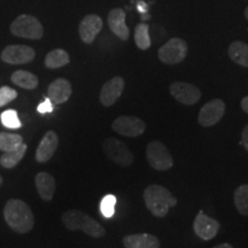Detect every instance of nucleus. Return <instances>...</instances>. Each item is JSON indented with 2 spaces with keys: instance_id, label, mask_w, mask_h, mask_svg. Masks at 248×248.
Wrapping results in <instances>:
<instances>
[{
  "instance_id": "nucleus-1",
  "label": "nucleus",
  "mask_w": 248,
  "mask_h": 248,
  "mask_svg": "<svg viewBox=\"0 0 248 248\" xmlns=\"http://www.w3.org/2000/svg\"><path fill=\"white\" fill-rule=\"evenodd\" d=\"M4 216L9 228L18 233H27L31 231L35 224V218L30 207L22 200H8L4 209Z\"/></svg>"
},
{
  "instance_id": "nucleus-2",
  "label": "nucleus",
  "mask_w": 248,
  "mask_h": 248,
  "mask_svg": "<svg viewBox=\"0 0 248 248\" xmlns=\"http://www.w3.org/2000/svg\"><path fill=\"white\" fill-rule=\"evenodd\" d=\"M144 201L147 209L156 217H164L171 207L177 204V199L171 192L161 185H150L144 191Z\"/></svg>"
},
{
  "instance_id": "nucleus-3",
  "label": "nucleus",
  "mask_w": 248,
  "mask_h": 248,
  "mask_svg": "<svg viewBox=\"0 0 248 248\" xmlns=\"http://www.w3.org/2000/svg\"><path fill=\"white\" fill-rule=\"evenodd\" d=\"M62 223L68 230L83 231L93 238H101L106 234L104 226H101V224H99L85 213L77 209L67 210L66 213L62 214Z\"/></svg>"
},
{
  "instance_id": "nucleus-4",
  "label": "nucleus",
  "mask_w": 248,
  "mask_h": 248,
  "mask_svg": "<svg viewBox=\"0 0 248 248\" xmlns=\"http://www.w3.org/2000/svg\"><path fill=\"white\" fill-rule=\"evenodd\" d=\"M11 32L21 38L40 39L44 35V28L37 17L23 14L15 18L11 24Z\"/></svg>"
},
{
  "instance_id": "nucleus-5",
  "label": "nucleus",
  "mask_w": 248,
  "mask_h": 248,
  "mask_svg": "<svg viewBox=\"0 0 248 248\" xmlns=\"http://www.w3.org/2000/svg\"><path fill=\"white\" fill-rule=\"evenodd\" d=\"M146 159L150 166L159 171H166L172 168L173 160L168 148L159 140L151 141L146 147Z\"/></svg>"
},
{
  "instance_id": "nucleus-6",
  "label": "nucleus",
  "mask_w": 248,
  "mask_h": 248,
  "mask_svg": "<svg viewBox=\"0 0 248 248\" xmlns=\"http://www.w3.org/2000/svg\"><path fill=\"white\" fill-rule=\"evenodd\" d=\"M105 154L110 161L119 164L121 167H129L133 163V154L129 147L119 139L109 137L102 144Z\"/></svg>"
},
{
  "instance_id": "nucleus-7",
  "label": "nucleus",
  "mask_w": 248,
  "mask_h": 248,
  "mask_svg": "<svg viewBox=\"0 0 248 248\" xmlns=\"http://www.w3.org/2000/svg\"><path fill=\"white\" fill-rule=\"evenodd\" d=\"M161 62L166 64H177L184 61L187 55V44L181 38H171L157 51Z\"/></svg>"
},
{
  "instance_id": "nucleus-8",
  "label": "nucleus",
  "mask_w": 248,
  "mask_h": 248,
  "mask_svg": "<svg viewBox=\"0 0 248 248\" xmlns=\"http://www.w3.org/2000/svg\"><path fill=\"white\" fill-rule=\"evenodd\" d=\"M225 113V104L221 99H214L204 104L200 111L198 121L201 126L208 128V126L215 125L221 121Z\"/></svg>"
},
{
  "instance_id": "nucleus-9",
  "label": "nucleus",
  "mask_w": 248,
  "mask_h": 248,
  "mask_svg": "<svg viewBox=\"0 0 248 248\" xmlns=\"http://www.w3.org/2000/svg\"><path fill=\"white\" fill-rule=\"evenodd\" d=\"M114 131L124 137H138L144 133L146 124L142 120L136 116H120L111 125Z\"/></svg>"
},
{
  "instance_id": "nucleus-10",
  "label": "nucleus",
  "mask_w": 248,
  "mask_h": 248,
  "mask_svg": "<svg viewBox=\"0 0 248 248\" xmlns=\"http://www.w3.org/2000/svg\"><path fill=\"white\" fill-rule=\"evenodd\" d=\"M35 49L27 45H8L1 52V60L9 64H26L35 59Z\"/></svg>"
},
{
  "instance_id": "nucleus-11",
  "label": "nucleus",
  "mask_w": 248,
  "mask_h": 248,
  "mask_svg": "<svg viewBox=\"0 0 248 248\" xmlns=\"http://www.w3.org/2000/svg\"><path fill=\"white\" fill-rule=\"evenodd\" d=\"M169 91L178 102L186 106L195 105L201 98V91L197 86L186 82H175L170 85Z\"/></svg>"
},
{
  "instance_id": "nucleus-12",
  "label": "nucleus",
  "mask_w": 248,
  "mask_h": 248,
  "mask_svg": "<svg viewBox=\"0 0 248 248\" xmlns=\"http://www.w3.org/2000/svg\"><path fill=\"white\" fill-rule=\"evenodd\" d=\"M219 222L212 218L206 214L200 212L195 217L193 223V230L198 237L202 240H212L216 237L219 230Z\"/></svg>"
},
{
  "instance_id": "nucleus-13",
  "label": "nucleus",
  "mask_w": 248,
  "mask_h": 248,
  "mask_svg": "<svg viewBox=\"0 0 248 248\" xmlns=\"http://www.w3.org/2000/svg\"><path fill=\"white\" fill-rule=\"evenodd\" d=\"M124 86H125V82L121 76H115L107 80L101 88L100 95H99L101 104L105 107L113 106L117 101V99L122 95Z\"/></svg>"
},
{
  "instance_id": "nucleus-14",
  "label": "nucleus",
  "mask_w": 248,
  "mask_h": 248,
  "mask_svg": "<svg viewBox=\"0 0 248 248\" xmlns=\"http://www.w3.org/2000/svg\"><path fill=\"white\" fill-rule=\"evenodd\" d=\"M102 20L99 15L90 14L80 21L78 27L79 37L83 43L85 44H92L94 42L95 37L100 32L102 29Z\"/></svg>"
},
{
  "instance_id": "nucleus-15",
  "label": "nucleus",
  "mask_w": 248,
  "mask_h": 248,
  "mask_svg": "<svg viewBox=\"0 0 248 248\" xmlns=\"http://www.w3.org/2000/svg\"><path fill=\"white\" fill-rule=\"evenodd\" d=\"M59 146V137L58 135L52 130H49L44 135L42 140L39 142V146L36 151V160L39 163L47 162L52 159L55 151Z\"/></svg>"
},
{
  "instance_id": "nucleus-16",
  "label": "nucleus",
  "mask_w": 248,
  "mask_h": 248,
  "mask_svg": "<svg viewBox=\"0 0 248 248\" xmlns=\"http://www.w3.org/2000/svg\"><path fill=\"white\" fill-rule=\"evenodd\" d=\"M108 27L116 37L122 40H128L130 30L125 24V12L122 8L111 9L107 17Z\"/></svg>"
},
{
  "instance_id": "nucleus-17",
  "label": "nucleus",
  "mask_w": 248,
  "mask_h": 248,
  "mask_svg": "<svg viewBox=\"0 0 248 248\" xmlns=\"http://www.w3.org/2000/svg\"><path fill=\"white\" fill-rule=\"evenodd\" d=\"M71 89L70 82L66 78H58L51 83L47 89V98L55 105H61L70 98Z\"/></svg>"
},
{
  "instance_id": "nucleus-18",
  "label": "nucleus",
  "mask_w": 248,
  "mask_h": 248,
  "mask_svg": "<svg viewBox=\"0 0 248 248\" xmlns=\"http://www.w3.org/2000/svg\"><path fill=\"white\" fill-rule=\"evenodd\" d=\"M125 248H160V241L153 234L137 233L129 234L123 238Z\"/></svg>"
},
{
  "instance_id": "nucleus-19",
  "label": "nucleus",
  "mask_w": 248,
  "mask_h": 248,
  "mask_svg": "<svg viewBox=\"0 0 248 248\" xmlns=\"http://www.w3.org/2000/svg\"><path fill=\"white\" fill-rule=\"evenodd\" d=\"M37 191L43 200L49 201L53 198L57 184H55V179L48 172H39L37 173L35 177Z\"/></svg>"
},
{
  "instance_id": "nucleus-20",
  "label": "nucleus",
  "mask_w": 248,
  "mask_h": 248,
  "mask_svg": "<svg viewBox=\"0 0 248 248\" xmlns=\"http://www.w3.org/2000/svg\"><path fill=\"white\" fill-rule=\"evenodd\" d=\"M228 54L234 63L248 68V45L246 43L239 42V40L231 43V45L229 46Z\"/></svg>"
},
{
  "instance_id": "nucleus-21",
  "label": "nucleus",
  "mask_w": 248,
  "mask_h": 248,
  "mask_svg": "<svg viewBox=\"0 0 248 248\" xmlns=\"http://www.w3.org/2000/svg\"><path fill=\"white\" fill-rule=\"evenodd\" d=\"M15 85L26 90H33L38 86V77L27 70H16L11 77Z\"/></svg>"
},
{
  "instance_id": "nucleus-22",
  "label": "nucleus",
  "mask_w": 248,
  "mask_h": 248,
  "mask_svg": "<svg viewBox=\"0 0 248 248\" xmlns=\"http://www.w3.org/2000/svg\"><path fill=\"white\" fill-rule=\"evenodd\" d=\"M27 150H28V146L23 142L20 147L15 148L13 151L4 152V154L0 156V164H1L4 168H8V169L14 168V167L17 166L18 162L23 159Z\"/></svg>"
},
{
  "instance_id": "nucleus-23",
  "label": "nucleus",
  "mask_w": 248,
  "mask_h": 248,
  "mask_svg": "<svg viewBox=\"0 0 248 248\" xmlns=\"http://www.w3.org/2000/svg\"><path fill=\"white\" fill-rule=\"evenodd\" d=\"M70 62L69 54L64 49L57 48L51 51L45 58V66L49 69H58Z\"/></svg>"
},
{
  "instance_id": "nucleus-24",
  "label": "nucleus",
  "mask_w": 248,
  "mask_h": 248,
  "mask_svg": "<svg viewBox=\"0 0 248 248\" xmlns=\"http://www.w3.org/2000/svg\"><path fill=\"white\" fill-rule=\"evenodd\" d=\"M135 43L138 48L141 51L148 49L151 47V37H150V27L146 23H139L135 28Z\"/></svg>"
},
{
  "instance_id": "nucleus-25",
  "label": "nucleus",
  "mask_w": 248,
  "mask_h": 248,
  "mask_svg": "<svg viewBox=\"0 0 248 248\" xmlns=\"http://www.w3.org/2000/svg\"><path fill=\"white\" fill-rule=\"evenodd\" d=\"M233 199L238 213L243 216H248V184L240 185L234 191Z\"/></svg>"
},
{
  "instance_id": "nucleus-26",
  "label": "nucleus",
  "mask_w": 248,
  "mask_h": 248,
  "mask_svg": "<svg viewBox=\"0 0 248 248\" xmlns=\"http://www.w3.org/2000/svg\"><path fill=\"white\" fill-rule=\"evenodd\" d=\"M23 144L22 136L16 133L0 132V151L8 152L20 147Z\"/></svg>"
},
{
  "instance_id": "nucleus-27",
  "label": "nucleus",
  "mask_w": 248,
  "mask_h": 248,
  "mask_svg": "<svg viewBox=\"0 0 248 248\" xmlns=\"http://www.w3.org/2000/svg\"><path fill=\"white\" fill-rule=\"evenodd\" d=\"M0 121H1L2 125L8 129H18L22 125L20 119H18L16 110L14 109H7L2 111L1 115H0Z\"/></svg>"
},
{
  "instance_id": "nucleus-28",
  "label": "nucleus",
  "mask_w": 248,
  "mask_h": 248,
  "mask_svg": "<svg viewBox=\"0 0 248 248\" xmlns=\"http://www.w3.org/2000/svg\"><path fill=\"white\" fill-rule=\"evenodd\" d=\"M115 204H116V198L113 194H107L100 202V210L102 216L106 218H110L113 217L114 213H115Z\"/></svg>"
},
{
  "instance_id": "nucleus-29",
  "label": "nucleus",
  "mask_w": 248,
  "mask_h": 248,
  "mask_svg": "<svg viewBox=\"0 0 248 248\" xmlns=\"http://www.w3.org/2000/svg\"><path fill=\"white\" fill-rule=\"evenodd\" d=\"M16 97L17 92L14 89L9 88V86H2V88H0V107L9 104L14 99H16Z\"/></svg>"
},
{
  "instance_id": "nucleus-30",
  "label": "nucleus",
  "mask_w": 248,
  "mask_h": 248,
  "mask_svg": "<svg viewBox=\"0 0 248 248\" xmlns=\"http://www.w3.org/2000/svg\"><path fill=\"white\" fill-rule=\"evenodd\" d=\"M37 110L40 114H46V113H51L53 110V102L49 100L48 98H46L42 104H39V106L37 107Z\"/></svg>"
},
{
  "instance_id": "nucleus-31",
  "label": "nucleus",
  "mask_w": 248,
  "mask_h": 248,
  "mask_svg": "<svg viewBox=\"0 0 248 248\" xmlns=\"http://www.w3.org/2000/svg\"><path fill=\"white\" fill-rule=\"evenodd\" d=\"M241 144H243L245 150L248 152V124L243 130V135H241Z\"/></svg>"
},
{
  "instance_id": "nucleus-32",
  "label": "nucleus",
  "mask_w": 248,
  "mask_h": 248,
  "mask_svg": "<svg viewBox=\"0 0 248 248\" xmlns=\"http://www.w3.org/2000/svg\"><path fill=\"white\" fill-rule=\"evenodd\" d=\"M241 108L245 113L248 114V97H245L243 100H241Z\"/></svg>"
},
{
  "instance_id": "nucleus-33",
  "label": "nucleus",
  "mask_w": 248,
  "mask_h": 248,
  "mask_svg": "<svg viewBox=\"0 0 248 248\" xmlns=\"http://www.w3.org/2000/svg\"><path fill=\"white\" fill-rule=\"evenodd\" d=\"M213 248H233V247H232L230 244L224 243V244H219V245H217V246L213 247Z\"/></svg>"
},
{
  "instance_id": "nucleus-34",
  "label": "nucleus",
  "mask_w": 248,
  "mask_h": 248,
  "mask_svg": "<svg viewBox=\"0 0 248 248\" xmlns=\"http://www.w3.org/2000/svg\"><path fill=\"white\" fill-rule=\"evenodd\" d=\"M245 16H246V18L248 20V7L245 9Z\"/></svg>"
},
{
  "instance_id": "nucleus-35",
  "label": "nucleus",
  "mask_w": 248,
  "mask_h": 248,
  "mask_svg": "<svg viewBox=\"0 0 248 248\" xmlns=\"http://www.w3.org/2000/svg\"><path fill=\"white\" fill-rule=\"evenodd\" d=\"M1 183H2V178L0 177V185H1Z\"/></svg>"
}]
</instances>
